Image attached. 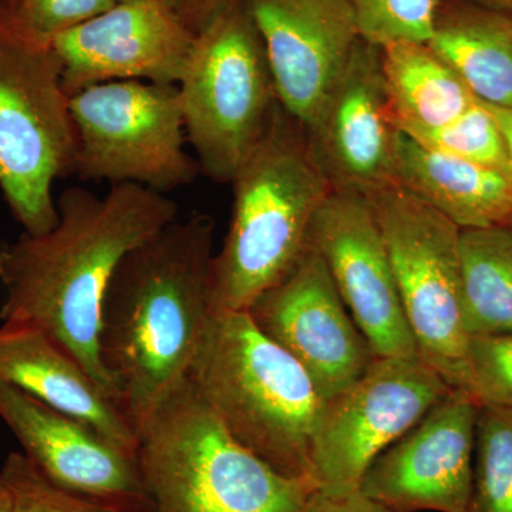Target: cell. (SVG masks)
<instances>
[{"mask_svg":"<svg viewBox=\"0 0 512 512\" xmlns=\"http://www.w3.org/2000/svg\"><path fill=\"white\" fill-rule=\"evenodd\" d=\"M57 211L46 234L23 232L0 248V320L43 330L119 403L100 357L104 296L121 261L177 220L178 205L167 194L120 184L103 197L67 188Z\"/></svg>","mask_w":512,"mask_h":512,"instance_id":"6da1fadb","label":"cell"},{"mask_svg":"<svg viewBox=\"0 0 512 512\" xmlns=\"http://www.w3.org/2000/svg\"><path fill=\"white\" fill-rule=\"evenodd\" d=\"M215 221L194 212L121 261L103 312L101 362L137 436L188 380L211 316Z\"/></svg>","mask_w":512,"mask_h":512,"instance_id":"7a4b0ae2","label":"cell"},{"mask_svg":"<svg viewBox=\"0 0 512 512\" xmlns=\"http://www.w3.org/2000/svg\"><path fill=\"white\" fill-rule=\"evenodd\" d=\"M231 185V224L211 262L212 312L248 311L291 272L332 191L313 157L308 131L281 103Z\"/></svg>","mask_w":512,"mask_h":512,"instance_id":"3957f363","label":"cell"},{"mask_svg":"<svg viewBox=\"0 0 512 512\" xmlns=\"http://www.w3.org/2000/svg\"><path fill=\"white\" fill-rule=\"evenodd\" d=\"M188 382L241 446L285 476L313 481L312 441L325 400L247 311L211 312Z\"/></svg>","mask_w":512,"mask_h":512,"instance_id":"277c9868","label":"cell"},{"mask_svg":"<svg viewBox=\"0 0 512 512\" xmlns=\"http://www.w3.org/2000/svg\"><path fill=\"white\" fill-rule=\"evenodd\" d=\"M151 512H301L316 484L241 446L188 382L138 433Z\"/></svg>","mask_w":512,"mask_h":512,"instance_id":"5b68a950","label":"cell"},{"mask_svg":"<svg viewBox=\"0 0 512 512\" xmlns=\"http://www.w3.org/2000/svg\"><path fill=\"white\" fill-rule=\"evenodd\" d=\"M76 153L55 47L23 28L0 0V190L26 234L56 227L53 184L74 174Z\"/></svg>","mask_w":512,"mask_h":512,"instance_id":"8992f818","label":"cell"},{"mask_svg":"<svg viewBox=\"0 0 512 512\" xmlns=\"http://www.w3.org/2000/svg\"><path fill=\"white\" fill-rule=\"evenodd\" d=\"M177 87L201 174L231 184L279 103L261 36L242 0L197 35Z\"/></svg>","mask_w":512,"mask_h":512,"instance_id":"52a82bcc","label":"cell"},{"mask_svg":"<svg viewBox=\"0 0 512 512\" xmlns=\"http://www.w3.org/2000/svg\"><path fill=\"white\" fill-rule=\"evenodd\" d=\"M69 99L77 134L74 174L82 180L168 194L201 174L197 158L185 150L183 109L174 84L101 83Z\"/></svg>","mask_w":512,"mask_h":512,"instance_id":"ba28073f","label":"cell"},{"mask_svg":"<svg viewBox=\"0 0 512 512\" xmlns=\"http://www.w3.org/2000/svg\"><path fill=\"white\" fill-rule=\"evenodd\" d=\"M382 229L417 353L453 389L468 387V335L461 308L460 231L393 184L366 195Z\"/></svg>","mask_w":512,"mask_h":512,"instance_id":"9c48e42d","label":"cell"},{"mask_svg":"<svg viewBox=\"0 0 512 512\" xmlns=\"http://www.w3.org/2000/svg\"><path fill=\"white\" fill-rule=\"evenodd\" d=\"M453 390L420 359L376 357L365 375L325 402L312 441L313 483L359 488L367 468Z\"/></svg>","mask_w":512,"mask_h":512,"instance_id":"30bf717a","label":"cell"},{"mask_svg":"<svg viewBox=\"0 0 512 512\" xmlns=\"http://www.w3.org/2000/svg\"><path fill=\"white\" fill-rule=\"evenodd\" d=\"M247 312L264 335L298 360L325 402L345 392L375 362L312 245Z\"/></svg>","mask_w":512,"mask_h":512,"instance_id":"8fae6325","label":"cell"},{"mask_svg":"<svg viewBox=\"0 0 512 512\" xmlns=\"http://www.w3.org/2000/svg\"><path fill=\"white\" fill-rule=\"evenodd\" d=\"M308 244L376 357L419 359L404 315L382 229L366 195L330 191L316 212Z\"/></svg>","mask_w":512,"mask_h":512,"instance_id":"7c38bea8","label":"cell"},{"mask_svg":"<svg viewBox=\"0 0 512 512\" xmlns=\"http://www.w3.org/2000/svg\"><path fill=\"white\" fill-rule=\"evenodd\" d=\"M480 404L453 389L367 468L359 490L402 512H468Z\"/></svg>","mask_w":512,"mask_h":512,"instance_id":"4fadbf2b","label":"cell"},{"mask_svg":"<svg viewBox=\"0 0 512 512\" xmlns=\"http://www.w3.org/2000/svg\"><path fill=\"white\" fill-rule=\"evenodd\" d=\"M197 36L167 0L117 2L53 40L69 97L96 84L138 80L177 86Z\"/></svg>","mask_w":512,"mask_h":512,"instance_id":"5bb4252c","label":"cell"},{"mask_svg":"<svg viewBox=\"0 0 512 512\" xmlns=\"http://www.w3.org/2000/svg\"><path fill=\"white\" fill-rule=\"evenodd\" d=\"M264 45L276 96L309 130L360 40L349 0H242Z\"/></svg>","mask_w":512,"mask_h":512,"instance_id":"9a60e30c","label":"cell"},{"mask_svg":"<svg viewBox=\"0 0 512 512\" xmlns=\"http://www.w3.org/2000/svg\"><path fill=\"white\" fill-rule=\"evenodd\" d=\"M0 419L37 470L64 490L127 512H151L137 454L0 380Z\"/></svg>","mask_w":512,"mask_h":512,"instance_id":"2e32d148","label":"cell"},{"mask_svg":"<svg viewBox=\"0 0 512 512\" xmlns=\"http://www.w3.org/2000/svg\"><path fill=\"white\" fill-rule=\"evenodd\" d=\"M394 126L380 47L357 42L309 144L332 190L370 195L394 184Z\"/></svg>","mask_w":512,"mask_h":512,"instance_id":"e0dca14e","label":"cell"},{"mask_svg":"<svg viewBox=\"0 0 512 512\" xmlns=\"http://www.w3.org/2000/svg\"><path fill=\"white\" fill-rule=\"evenodd\" d=\"M0 380L137 454L136 430L120 404L76 357L36 326L20 322L0 326Z\"/></svg>","mask_w":512,"mask_h":512,"instance_id":"ac0fdd59","label":"cell"},{"mask_svg":"<svg viewBox=\"0 0 512 512\" xmlns=\"http://www.w3.org/2000/svg\"><path fill=\"white\" fill-rule=\"evenodd\" d=\"M394 184L457 227H512V177L500 168L430 150L397 130Z\"/></svg>","mask_w":512,"mask_h":512,"instance_id":"d6986e66","label":"cell"},{"mask_svg":"<svg viewBox=\"0 0 512 512\" xmlns=\"http://www.w3.org/2000/svg\"><path fill=\"white\" fill-rule=\"evenodd\" d=\"M429 45L481 103L512 109V16L440 0Z\"/></svg>","mask_w":512,"mask_h":512,"instance_id":"ffe728a7","label":"cell"},{"mask_svg":"<svg viewBox=\"0 0 512 512\" xmlns=\"http://www.w3.org/2000/svg\"><path fill=\"white\" fill-rule=\"evenodd\" d=\"M384 86L397 130H434L470 109L477 99L427 42L380 47Z\"/></svg>","mask_w":512,"mask_h":512,"instance_id":"44dd1931","label":"cell"},{"mask_svg":"<svg viewBox=\"0 0 512 512\" xmlns=\"http://www.w3.org/2000/svg\"><path fill=\"white\" fill-rule=\"evenodd\" d=\"M461 308L470 336L512 333V227L460 231Z\"/></svg>","mask_w":512,"mask_h":512,"instance_id":"7402d4cb","label":"cell"},{"mask_svg":"<svg viewBox=\"0 0 512 512\" xmlns=\"http://www.w3.org/2000/svg\"><path fill=\"white\" fill-rule=\"evenodd\" d=\"M468 512H512V409L480 406Z\"/></svg>","mask_w":512,"mask_h":512,"instance_id":"603a6c76","label":"cell"},{"mask_svg":"<svg viewBox=\"0 0 512 512\" xmlns=\"http://www.w3.org/2000/svg\"><path fill=\"white\" fill-rule=\"evenodd\" d=\"M407 136L430 150L510 173L500 128L480 100L446 126Z\"/></svg>","mask_w":512,"mask_h":512,"instance_id":"cb8c5ba5","label":"cell"},{"mask_svg":"<svg viewBox=\"0 0 512 512\" xmlns=\"http://www.w3.org/2000/svg\"><path fill=\"white\" fill-rule=\"evenodd\" d=\"M360 39L383 47L394 42H429L440 0H349Z\"/></svg>","mask_w":512,"mask_h":512,"instance_id":"d4e9b609","label":"cell"},{"mask_svg":"<svg viewBox=\"0 0 512 512\" xmlns=\"http://www.w3.org/2000/svg\"><path fill=\"white\" fill-rule=\"evenodd\" d=\"M0 473L9 487L12 512H127L64 490L22 453H10Z\"/></svg>","mask_w":512,"mask_h":512,"instance_id":"484cf974","label":"cell"},{"mask_svg":"<svg viewBox=\"0 0 512 512\" xmlns=\"http://www.w3.org/2000/svg\"><path fill=\"white\" fill-rule=\"evenodd\" d=\"M467 392L480 406L512 409V333L470 336Z\"/></svg>","mask_w":512,"mask_h":512,"instance_id":"4316f807","label":"cell"},{"mask_svg":"<svg viewBox=\"0 0 512 512\" xmlns=\"http://www.w3.org/2000/svg\"><path fill=\"white\" fill-rule=\"evenodd\" d=\"M117 0H8L20 25L40 40H53L116 5Z\"/></svg>","mask_w":512,"mask_h":512,"instance_id":"83f0119b","label":"cell"},{"mask_svg":"<svg viewBox=\"0 0 512 512\" xmlns=\"http://www.w3.org/2000/svg\"><path fill=\"white\" fill-rule=\"evenodd\" d=\"M301 512H402L375 498L367 497L359 488L346 491H329L315 488Z\"/></svg>","mask_w":512,"mask_h":512,"instance_id":"f1b7e54d","label":"cell"},{"mask_svg":"<svg viewBox=\"0 0 512 512\" xmlns=\"http://www.w3.org/2000/svg\"><path fill=\"white\" fill-rule=\"evenodd\" d=\"M187 28L195 36L200 35L212 23L217 22L241 0H167Z\"/></svg>","mask_w":512,"mask_h":512,"instance_id":"f546056e","label":"cell"},{"mask_svg":"<svg viewBox=\"0 0 512 512\" xmlns=\"http://www.w3.org/2000/svg\"><path fill=\"white\" fill-rule=\"evenodd\" d=\"M494 117L495 123L500 128L501 136L504 138L505 150H507L508 164H510V173L512 175V109H503V107L490 106L483 103Z\"/></svg>","mask_w":512,"mask_h":512,"instance_id":"4dcf8cb0","label":"cell"},{"mask_svg":"<svg viewBox=\"0 0 512 512\" xmlns=\"http://www.w3.org/2000/svg\"><path fill=\"white\" fill-rule=\"evenodd\" d=\"M464 2L473 3V5L483 6V8L497 10V12L507 13L512 16V0H464Z\"/></svg>","mask_w":512,"mask_h":512,"instance_id":"1f68e13d","label":"cell"},{"mask_svg":"<svg viewBox=\"0 0 512 512\" xmlns=\"http://www.w3.org/2000/svg\"><path fill=\"white\" fill-rule=\"evenodd\" d=\"M0 512H12V497L2 473H0Z\"/></svg>","mask_w":512,"mask_h":512,"instance_id":"d6a6232c","label":"cell"},{"mask_svg":"<svg viewBox=\"0 0 512 512\" xmlns=\"http://www.w3.org/2000/svg\"><path fill=\"white\" fill-rule=\"evenodd\" d=\"M117 2H134V0H117Z\"/></svg>","mask_w":512,"mask_h":512,"instance_id":"836d02e7","label":"cell"}]
</instances>
